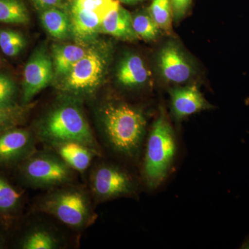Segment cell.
Returning a JSON list of instances; mask_svg holds the SVG:
<instances>
[{
	"instance_id": "cell-20",
	"label": "cell",
	"mask_w": 249,
	"mask_h": 249,
	"mask_svg": "<svg viewBox=\"0 0 249 249\" xmlns=\"http://www.w3.org/2000/svg\"><path fill=\"white\" fill-rule=\"evenodd\" d=\"M132 26L137 37L146 41L156 40L160 30L149 11L139 13L132 17Z\"/></svg>"
},
{
	"instance_id": "cell-25",
	"label": "cell",
	"mask_w": 249,
	"mask_h": 249,
	"mask_svg": "<svg viewBox=\"0 0 249 249\" xmlns=\"http://www.w3.org/2000/svg\"><path fill=\"white\" fill-rule=\"evenodd\" d=\"M118 4L119 2L116 0H73L71 6L97 13L105 17Z\"/></svg>"
},
{
	"instance_id": "cell-21",
	"label": "cell",
	"mask_w": 249,
	"mask_h": 249,
	"mask_svg": "<svg viewBox=\"0 0 249 249\" xmlns=\"http://www.w3.org/2000/svg\"><path fill=\"white\" fill-rule=\"evenodd\" d=\"M149 13L160 30H171L174 18L171 0H152Z\"/></svg>"
},
{
	"instance_id": "cell-24",
	"label": "cell",
	"mask_w": 249,
	"mask_h": 249,
	"mask_svg": "<svg viewBox=\"0 0 249 249\" xmlns=\"http://www.w3.org/2000/svg\"><path fill=\"white\" fill-rule=\"evenodd\" d=\"M21 196L4 178H0V211H9L17 206Z\"/></svg>"
},
{
	"instance_id": "cell-28",
	"label": "cell",
	"mask_w": 249,
	"mask_h": 249,
	"mask_svg": "<svg viewBox=\"0 0 249 249\" xmlns=\"http://www.w3.org/2000/svg\"><path fill=\"white\" fill-rule=\"evenodd\" d=\"M32 1L41 10L52 7H61L62 4V0H32Z\"/></svg>"
},
{
	"instance_id": "cell-17",
	"label": "cell",
	"mask_w": 249,
	"mask_h": 249,
	"mask_svg": "<svg viewBox=\"0 0 249 249\" xmlns=\"http://www.w3.org/2000/svg\"><path fill=\"white\" fill-rule=\"evenodd\" d=\"M40 19L45 30L54 38H67L72 31L71 18L61 7L41 10Z\"/></svg>"
},
{
	"instance_id": "cell-23",
	"label": "cell",
	"mask_w": 249,
	"mask_h": 249,
	"mask_svg": "<svg viewBox=\"0 0 249 249\" xmlns=\"http://www.w3.org/2000/svg\"><path fill=\"white\" fill-rule=\"evenodd\" d=\"M29 107L17 104L9 107H0V134L15 128L21 124L27 114Z\"/></svg>"
},
{
	"instance_id": "cell-29",
	"label": "cell",
	"mask_w": 249,
	"mask_h": 249,
	"mask_svg": "<svg viewBox=\"0 0 249 249\" xmlns=\"http://www.w3.org/2000/svg\"><path fill=\"white\" fill-rule=\"evenodd\" d=\"M142 1V0H120L121 2L124 4H135V3L139 2V1Z\"/></svg>"
},
{
	"instance_id": "cell-4",
	"label": "cell",
	"mask_w": 249,
	"mask_h": 249,
	"mask_svg": "<svg viewBox=\"0 0 249 249\" xmlns=\"http://www.w3.org/2000/svg\"><path fill=\"white\" fill-rule=\"evenodd\" d=\"M39 209L72 229H84L95 219L88 195L74 187L60 188L49 193L41 200Z\"/></svg>"
},
{
	"instance_id": "cell-27",
	"label": "cell",
	"mask_w": 249,
	"mask_h": 249,
	"mask_svg": "<svg viewBox=\"0 0 249 249\" xmlns=\"http://www.w3.org/2000/svg\"><path fill=\"white\" fill-rule=\"evenodd\" d=\"M192 0H171L174 19L178 21L184 17L191 6Z\"/></svg>"
},
{
	"instance_id": "cell-13",
	"label": "cell",
	"mask_w": 249,
	"mask_h": 249,
	"mask_svg": "<svg viewBox=\"0 0 249 249\" xmlns=\"http://www.w3.org/2000/svg\"><path fill=\"white\" fill-rule=\"evenodd\" d=\"M55 153L73 170L83 173L89 168L97 152L84 144L76 142H65L51 145Z\"/></svg>"
},
{
	"instance_id": "cell-12",
	"label": "cell",
	"mask_w": 249,
	"mask_h": 249,
	"mask_svg": "<svg viewBox=\"0 0 249 249\" xmlns=\"http://www.w3.org/2000/svg\"><path fill=\"white\" fill-rule=\"evenodd\" d=\"M101 32L123 40L139 38L132 26V16L127 10L118 4L106 15L101 24Z\"/></svg>"
},
{
	"instance_id": "cell-22",
	"label": "cell",
	"mask_w": 249,
	"mask_h": 249,
	"mask_svg": "<svg viewBox=\"0 0 249 249\" xmlns=\"http://www.w3.org/2000/svg\"><path fill=\"white\" fill-rule=\"evenodd\" d=\"M24 36L14 30H0V49L9 57L18 55L25 47Z\"/></svg>"
},
{
	"instance_id": "cell-11",
	"label": "cell",
	"mask_w": 249,
	"mask_h": 249,
	"mask_svg": "<svg viewBox=\"0 0 249 249\" xmlns=\"http://www.w3.org/2000/svg\"><path fill=\"white\" fill-rule=\"evenodd\" d=\"M170 94L173 114L178 119L211 107L196 85L174 88Z\"/></svg>"
},
{
	"instance_id": "cell-3",
	"label": "cell",
	"mask_w": 249,
	"mask_h": 249,
	"mask_svg": "<svg viewBox=\"0 0 249 249\" xmlns=\"http://www.w3.org/2000/svg\"><path fill=\"white\" fill-rule=\"evenodd\" d=\"M176 153V142L173 127L164 116L155 121L147 139L144 176L147 186H160L168 176Z\"/></svg>"
},
{
	"instance_id": "cell-2",
	"label": "cell",
	"mask_w": 249,
	"mask_h": 249,
	"mask_svg": "<svg viewBox=\"0 0 249 249\" xmlns=\"http://www.w3.org/2000/svg\"><path fill=\"white\" fill-rule=\"evenodd\" d=\"M37 136L49 145L76 142L99 153L89 124L83 111L74 103H62L49 111L39 124Z\"/></svg>"
},
{
	"instance_id": "cell-18",
	"label": "cell",
	"mask_w": 249,
	"mask_h": 249,
	"mask_svg": "<svg viewBox=\"0 0 249 249\" xmlns=\"http://www.w3.org/2000/svg\"><path fill=\"white\" fill-rule=\"evenodd\" d=\"M29 19L27 7L21 0H0V22L27 24Z\"/></svg>"
},
{
	"instance_id": "cell-16",
	"label": "cell",
	"mask_w": 249,
	"mask_h": 249,
	"mask_svg": "<svg viewBox=\"0 0 249 249\" xmlns=\"http://www.w3.org/2000/svg\"><path fill=\"white\" fill-rule=\"evenodd\" d=\"M88 50L73 44L54 45L52 51L54 73L58 76H66L72 67L85 56Z\"/></svg>"
},
{
	"instance_id": "cell-5",
	"label": "cell",
	"mask_w": 249,
	"mask_h": 249,
	"mask_svg": "<svg viewBox=\"0 0 249 249\" xmlns=\"http://www.w3.org/2000/svg\"><path fill=\"white\" fill-rule=\"evenodd\" d=\"M26 181L37 188H51L71 182L74 170L56 153L34 152L22 168Z\"/></svg>"
},
{
	"instance_id": "cell-6",
	"label": "cell",
	"mask_w": 249,
	"mask_h": 249,
	"mask_svg": "<svg viewBox=\"0 0 249 249\" xmlns=\"http://www.w3.org/2000/svg\"><path fill=\"white\" fill-rule=\"evenodd\" d=\"M106 65V58L102 53L89 49L64 77L62 89L76 94L91 92L101 83Z\"/></svg>"
},
{
	"instance_id": "cell-14",
	"label": "cell",
	"mask_w": 249,
	"mask_h": 249,
	"mask_svg": "<svg viewBox=\"0 0 249 249\" xmlns=\"http://www.w3.org/2000/svg\"><path fill=\"white\" fill-rule=\"evenodd\" d=\"M70 18L73 34L80 40H88L101 32L104 17L97 13L71 6Z\"/></svg>"
},
{
	"instance_id": "cell-15",
	"label": "cell",
	"mask_w": 249,
	"mask_h": 249,
	"mask_svg": "<svg viewBox=\"0 0 249 249\" xmlns=\"http://www.w3.org/2000/svg\"><path fill=\"white\" fill-rule=\"evenodd\" d=\"M150 71L142 59L138 55L131 54L123 59L117 71L119 83L125 87H137L146 83Z\"/></svg>"
},
{
	"instance_id": "cell-10",
	"label": "cell",
	"mask_w": 249,
	"mask_h": 249,
	"mask_svg": "<svg viewBox=\"0 0 249 249\" xmlns=\"http://www.w3.org/2000/svg\"><path fill=\"white\" fill-rule=\"evenodd\" d=\"M35 142L27 129L13 128L0 134V161L11 163L28 158L35 152Z\"/></svg>"
},
{
	"instance_id": "cell-19",
	"label": "cell",
	"mask_w": 249,
	"mask_h": 249,
	"mask_svg": "<svg viewBox=\"0 0 249 249\" xmlns=\"http://www.w3.org/2000/svg\"><path fill=\"white\" fill-rule=\"evenodd\" d=\"M60 240L53 232L37 229L29 232L22 243L24 249H56L60 248Z\"/></svg>"
},
{
	"instance_id": "cell-9",
	"label": "cell",
	"mask_w": 249,
	"mask_h": 249,
	"mask_svg": "<svg viewBox=\"0 0 249 249\" xmlns=\"http://www.w3.org/2000/svg\"><path fill=\"white\" fill-rule=\"evenodd\" d=\"M158 66L163 78L172 83H185L193 74L191 64L175 42H169L160 49Z\"/></svg>"
},
{
	"instance_id": "cell-8",
	"label": "cell",
	"mask_w": 249,
	"mask_h": 249,
	"mask_svg": "<svg viewBox=\"0 0 249 249\" xmlns=\"http://www.w3.org/2000/svg\"><path fill=\"white\" fill-rule=\"evenodd\" d=\"M53 72V62L47 52L43 49L36 51L24 67L23 103L25 106L48 86Z\"/></svg>"
},
{
	"instance_id": "cell-30",
	"label": "cell",
	"mask_w": 249,
	"mask_h": 249,
	"mask_svg": "<svg viewBox=\"0 0 249 249\" xmlns=\"http://www.w3.org/2000/svg\"><path fill=\"white\" fill-rule=\"evenodd\" d=\"M0 61H1V58H0Z\"/></svg>"
},
{
	"instance_id": "cell-26",
	"label": "cell",
	"mask_w": 249,
	"mask_h": 249,
	"mask_svg": "<svg viewBox=\"0 0 249 249\" xmlns=\"http://www.w3.org/2000/svg\"><path fill=\"white\" fill-rule=\"evenodd\" d=\"M17 87L14 80L4 73H0V107L16 105Z\"/></svg>"
},
{
	"instance_id": "cell-7",
	"label": "cell",
	"mask_w": 249,
	"mask_h": 249,
	"mask_svg": "<svg viewBox=\"0 0 249 249\" xmlns=\"http://www.w3.org/2000/svg\"><path fill=\"white\" fill-rule=\"evenodd\" d=\"M134 186L129 174L114 165H98L90 177L91 191L100 200L128 196L134 191Z\"/></svg>"
},
{
	"instance_id": "cell-1",
	"label": "cell",
	"mask_w": 249,
	"mask_h": 249,
	"mask_svg": "<svg viewBox=\"0 0 249 249\" xmlns=\"http://www.w3.org/2000/svg\"><path fill=\"white\" fill-rule=\"evenodd\" d=\"M103 133L112 150L129 158L138 156L146 130L143 114L127 103H109L100 111Z\"/></svg>"
}]
</instances>
